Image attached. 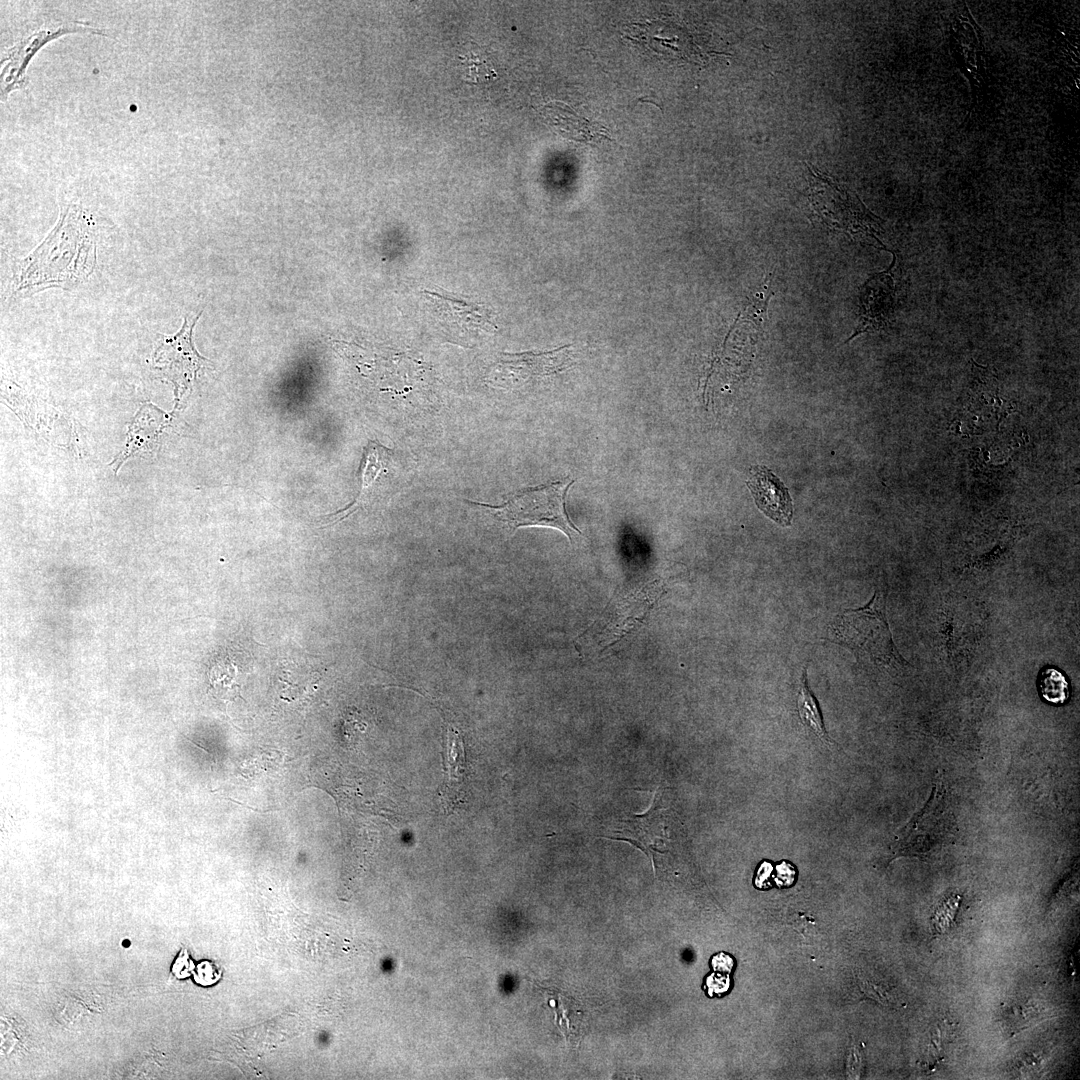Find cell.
<instances>
[{"instance_id": "obj_22", "label": "cell", "mask_w": 1080, "mask_h": 1080, "mask_svg": "<svg viewBox=\"0 0 1080 1080\" xmlns=\"http://www.w3.org/2000/svg\"><path fill=\"white\" fill-rule=\"evenodd\" d=\"M861 1054L858 1050H853L849 1054L848 1058V1073L852 1075V1078H858L859 1071L861 1069Z\"/></svg>"}, {"instance_id": "obj_18", "label": "cell", "mask_w": 1080, "mask_h": 1080, "mask_svg": "<svg viewBox=\"0 0 1080 1080\" xmlns=\"http://www.w3.org/2000/svg\"><path fill=\"white\" fill-rule=\"evenodd\" d=\"M706 985L710 996H713L714 994L721 995L729 989L730 979L728 975H723L718 972L712 973L706 979Z\"/></svg>"}, {"instance_id": "obj_13", "label": "cell", "mask_w": 1080, "mask_h": 1080, "mask_svg": "<svg viewBox=\"0 0 1080 1080\" xmlns=\"http://www.w3.org/2000/svg\"><path fill=\"white\" fill-rule=\"evenodd\" d=\"M388 453L389 450L377 443L376 441H368L367 446L364 448L363 457L359 467L361 475V488L358 497L345 508L335 513L323 516L320 519L321 527L335 524L336 522L348 517L351 513L356 511L360 504L365 501L368 491L374 484L376 478L379 476L382 469H384L385 464L388 460Z\"/></svg>"}, {"instance_id": "obj_20", "label": "cell", "mask_w": 1080, "mask_h": 1080, "mask_svg": "<svg viewBox=\"0 0 1080 1080\" xmlns=\"http://www.w3.org/2000/svg\"><path fill=\"white\" fill-rule=\"evenodd\" d=\"M776 883L779 886H788L794 880L795 871L788 863H782L777 867Z\"/></svg>"}, {"instance_id": "obj_11", "label": "cell", "mask_w": 1080, "mask_h": 1080, "mask_svg": "<svg viewBox=\"0 0 1080 1080\" xmlns=\"http://www.w3.org/2000/svg\"><path fill=\"white\" fill-rule=\"evenodd\" d=\"M572 361V350L566 345L552 351L508 354L500 365L520 379L546 376L566 369Z\"/></svg>"}, {"instance_id": "obj_9", "label": "cell", "mask_w": 1080, "mask_h": 1080, "mask_svg": "<svg viewBox=\"0 0 1080 1080\" xmlns=\"http://www.w3.org/2000/svg\"><path fill=\"white\" fill-rule=\"evenodd\" d=\"M747 486L753 494L757 507L781 526H789L793 516L792 500L788 489L764 466L752 468Z\"/></svg>"}, {"instance_id": "obj_2", "label": "cell", "mask_w": 1080, "mask_h": 1080, "mask_svg": "<svg viewBox=\"0 0 1080 1080\" xmlns=\"http://www.w3.org/2000/svg\"><path fill=\"white\" fill-rule=\"evenodd\" d=\"M571 481H556L519 491L499 506L470 502L481 506L510 528L545 526L561 530L573 542L581 535L571 521L565 507V498Z\"/></svg>"}, {"instance_id": "obj_7", "label": "cell", "mask_w": 1080, "mask_h": 1080, "mask_svg": "<svg viewBox=\"0 0 1080 1080\" xmlns=\"http://www.w3.org/2000/svg\"><path fill=\"white\" fill-rule=\"evenodd\" d=\"M200 314L192 322L185 318L176 334L161 336L153 354L155 368L175 384L176 390L186 387L206 362V359L198 354L192 341L193 328Z\"/></svg>"}, {"instance_id": "obj_14", "label": "cell", "mask_w": 1080, "mask_h": 1080, "mask_svg": "<svg viewBox=\"0 0 1080 1080\" xmlns=\"http://www.w3.org/2000/svg\"><path fill=\"white\" fill-rule=\"evenodd\" d=\"M797 711L801 723L807 729L825 744L832 745V740L824 726L819 703L808 686L806 667L803 670L798 687Z\"/></svg>"}, {"instance_id": "obj_4", "label": "cell", "mask_w": 1080, "mask_h": 1080, "mask_svg": "<svg viewBox=\"0 0 1080 1080\" xmlns=\"http://www.w3.org/2000/svg\"><path fill=\"white\" fill-rule=\"evenodd\" d=\"M956 827L943 784H935L923 809L898 835L897 849L901 853L926 856L952 840Z\"/></svg>"}, {"instance_id": "obj_15", "label": "cell", "mask_w": 1080, "mask_h": 1080, "mask_svg": "<svg viewBox=\"0 0 1080 1080\" xmlns=\"http://www.w3.org/2000/svg\"><path fill=\"white\" fill-rule=\"evenodd\" d=\"M1039 689L1043 698L1052 704L1064 703L1069 695L1067 679L1062 672L1052 667L1041 672Z\"/></svg>"}, {"instance_id": "obj_3", "label": "cell", "mask_w": 1080, "mask_h": 1080, "mask_svg": "<svg viewBox=\"0 0 1080 1080\" xmlns=\"http://www.w3.org/2000/svg\"><path fill=\"white\" fill-rule=\"evenodd\" d=\"M808 167L809 198L817 220L829 230L845 232L851 236L860 234L884 244L876 236L880 229L876 217L871 214L857 195L834 179Z\"/></svg>"}, {"instance_id": "obj_1", "label": "cell", "mask_w": 1080, "mask_h": 1080, "mask_svg": "<svg viewBox=\"0 0 1080 1080\" xmlns=\"http://www.w3.org/2000/svg\"><path fill=\"white\" fill-rule=\"evenodd\" d=\"M830 634L833 641L849 647L857 656L865 657L875 665L899 671L909 664L893 642L886 617V598L879 590L865 606L837 615Z\"/></svg>"}, {"instance_id": "obj_17", "label": "cell", "mask_w": 1080, "mask_h": 1080, "mask_svg": "<svg viewBox=\"0 0 1080 1080\" xmlns=\"http://www.w3.org/2000/svg\"><path fill=\"white\" fill-rule=\"evenodd\" d=\"M220 973L217 968L208 961L198 964L195 971V981L201 985H211L217 981Z\"/></svg>"}, {"instance_id": "obj_6", "label": "cell", "mask_w": 1080, "mask_h": 1080, "mask_svg": "<svg viewBox=\"0 0 1080 1080\" xmlns=\"http://www.w3.org/2000/svg\"><path fill=\"white\" fill-rule=\"evenodd\" d=\"M67 33H93L107 35L90 23L80 21L47 23L28 34L4 53L1 59V99L12 90L22 88L26 81L25 71L31 58L45 43Z\"/></svg>"}, {"instance_id": "obj_16", "label": "cell", "mask_w": 1080, "mask_h": 1080, "mask_svg": "<svg viewBox=\"0 0 1080 1080\" xmlns=\"http://www.w3.org/2000/svg\"><path fill=\"white\" fill-rule=\"evenodd\" d=\"M468 64L469 77L471 81H478L480 79H488L489 77L496 76V73L488 67L485 61L479 59L468 58L465 60Z\"/></svg>"}, {"instance_id": "obj_21", "label": "cell", "mask_w": 1080, "mask_h": 1080, "mask_svg": "<svg viewBox=\"0 0 1080 1080\" xmlns=\"http://www.w3.org/2000/svg\"><path fill=\"white\" fill-rule=\"evenodd\" d=\"M711 963L714 971L720 973H729L734 964L733 959L725 953L715 955Z\"/></svg>"}, {"instance_id": "obj_19", "label": "cell", "mask_w": 1080, "mask_h": 1080, "mask_svg": "<svg viewBox=\"0 0 1080 1080\" xmlns=\"http://www.w3.org/2000/svg\"><path fill=\"white\" fill-rule=\"evenodd\" d=\"M194 968V963L183 949L172 966V972L177 978H185L192 973Z\"/></svg>"}, {"instance_id": "obj_10", "label": "cell", "mask_w": 1080, "mask_h": 1080, "mask_svg": "<svg viewBox=\"0 0 1080 1080\" xmlns=\"http://www.w3.org/2000/svg\"><path fill=\"white\" fill-rule=\"evenodd\" d=\"M541 113L551 128L570 140L590 143L609 138L604 126L577 114L562 102L547 103L542 107Z\"/></svg>"}, {"instance_id": "obj_12", "label": "cell", "mask_w": 1080, "mask_h": 1080, "mask_svg": "<svg viewBox=\"0 0 1080 1080\" xmlns=\"http://www.w3.org/2000/svg\"><path fill=\"white\" fill-rule=\"evenodd\" d=\"M446 734L445 752L442 755L447 775L439 793L441 804L449 812L463 800L462 788L466 775V760L463 739L458 732L449 727Z\"/></svg>"}, {"instance_id": "obj_8", "label": "cell", "mask_w": 1080, "mask_h": 1080, "mask_svg": "<svg viewBox=\"0 0 1080 1080\" xmlns=\"http://www.w3.org/2000/svg\"><path fill=\"white\" fill-rule=\"evenodd\" d=\"M896 260L893 253L889 268L874 274L862 286L858 326L847 341L861 333L883 329L889 324L894 310L895 285L892 273Z\"/></svg>"}, {"instance_id": "obj_23", "label": "cell", "mask_w": 1080, "mask_h": 1080, "mask_svg": "<svg viewBox=\"0 0 1080 1080\" xmlns=\"http://www.w3.org/2000/svg\"><path fill=\"white\" fill-rule=\"evenodd\" d=\"M771 870V865H769L768 863H763L757 873V878L755 880L756 886L760 888L764 887V882L767 879L768 875L771 873Z\"/></svg>"}, {"instance_id": "obj_5", "label": "cell", "mask_w": 1080, "mask_h": 1080, "mask_svg": "<svg viewBox=\"0 0 1080 1080\" xmlns=\"http://www.w3.org/2000/svg\"><path fill=\"white\" fill-rule=\"evenodd\" d=\"M422 295L437 323L449 333L473 338L496 329L494 315L483 303L441 289L424 290Z\"/></svg>"}]
</instances>
